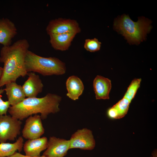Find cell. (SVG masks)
Masks as SVG:
<instances>
[{"instance_id": "6da1fadb", "label": "cell", "mask_w": 157, "mask_h": 157, "mask_svg": "<svg viewBox=\"0 0 157 157\" xmlns=\"http://www.w3.org/2000/svg\"><path fill=\"white\" fill-rule=\"evenodd\" d=\"M29 44L25 39L17 40L12 45L3 46L0 52V62L3 64L0 79V88L6 84L16 82L20 77L28 74L25 67V58Z\"/></svg>"}, {"instance_id": "7a4b0ae2", "label": "cell", "mask_w": 157, "mask_h": 157, "mask_svg": "<svg viewBox=\"0 0 157 157\" xmlns=\"http://www.w3.org/2000/svg\"><path fill=\"white\" fill-rule=\"evenodd\" d=\"M61 100L60 96L50 93L41 98L28 97L15 105L10 106L8 112L10 115L21 121L38 113L40 114L42 119H44L49 114L60 111Z\"/></svg>"}, {"instance_id": "3957f363", "label": "cell", "mask_w": 157, "mask_h": 157, "mask_svg": "<svg viewBox=\"0 0 157 157\" xmlns=\"http://www.w3.org/2000/svg\"><path fill=\"white\" fill-rule=\"evenodd\" d=\"M151 23L150 20L143 17L138 18V21L134 22L128 15L124 14L115 20L114 27L129 43L137 44L145 40L150 31Z\"/></svg>"}, {"instance_id": "277c9868", "label": "cell", "mask_w": 157, "mask_h": 157, "mask_svg": "<svg viewBox=\"0 0 157 157\" xmlns=\"http://www.w3.org/2000/svg\"><path fill=\"white\" fill-rule=\"evenodd\" d=\"M25 67L28 73L36 72L44 76L62 75L66 70L65 63L58 58L43 57L29 50L25 57Z\"/></svg>"}, {"instance_id": "5b68a950", "label": "cell", "mask_w": 157, "mask_h": 157, "mask_svg": "<svg viewBox=\"0 0 157 157\" xmlns=\"http://www.w3.org/2000/svg\"><path fill=\"white\" fill-rule=\"evenodd\" d=\"M22 124L10 115H0V143L14 140L20 133Z\"/></svg>"}, {"instance_id": "8992f818", "label": "cell", "mask_w": 157, "mask_h": 157, "mask_svg": "<svg viewBox=\"0 0 157 157\" xmlns=\"http://www.w3.org/2000/svg\"><path fill=\"white\" fill-rule=\"evenodd\" d=\"M46 30L48 35L70 33H78L81 29L75 20L59 18L50 21Z\"/></svg>"}, {"instance_id": "52a82bcc", "label": "cell", "mask_w": 157, "mask_h": 157, "mask_svg": "<svg viewBox=\"0 0 157 157\" xmlns=\"http://www.w3.org/2000/svg\"><path fill=\"white\" fill-rule=\"evenodd\" d=\"M69 140L70 149L78 148L91 150L95 146V141L92 132L86 128L77 130L72 135Z\"/></svg>"}, {"instance_id": "ba28073f", "label": "cell", "mask_w": 157, "mask_h": 157, "mask_svg": "<svg viewBox=\"0 0 157 157\" xmlns=\"http://www.w3.org/2000/svg\"><path fill=\"white\" fill-rule=\"evenodd\" d=\"M44 133L40 115L36 114L27 118L22 131V137L26 139L40 138Z\"/></svg>"}, {"instance_id": "9c48e42d", "label": "cell", "mask_w": 157, "mask_h": 157, "mask_svg": "<svg viewBox=\"0 0 157 157\" xmlns=\"http://www.w3.org/2000/svg\"><path fill=\"white\" fill-rule=\"evenodd\" d=\"M70 147L69 140L51 136L48 140L47 148L42 155L46 157H64Z\"/></svg>"}, {"instance_id": "30bf717a", "label": "cell", "mask_w": 157, "mask_h": 157, "mask_svg": "<svg viewBox=\"0 0 157 157\" xmlns=\"http://www.w3.org/2000/svg\"><path fill=\"white\" fill-rule=\"evenodd\" d=\"M27 79L22 86L26 97H35L43 90V85L39 75L35 72H29Z\"/></svg>"}, {"instance_id": "8fae6325", "label": "cell", "mask_w": 157, "mask_h": 157, "mask_svg": "<svg viewBox=\"0 0 157 157\" xmlns=\"http://www.w3.org/2000/svg\"><path fill=\"white\" fill-rule=\"evenodd\" d=\"M17 33L13 22L7 18L0 19V44L4 46L11 45L12 39Z\"/></svg>"}, {"instance_id": "7c38bea8", "label": "cell", "mask_w": 157, "mask_h": 157, "mask_svg": "<svg viewBox=\"0 0 157 157\" xmlns=\"http://www.w3.org/2000/svg\"><path fill=\"white\" fill-rule=\"evenodd\" d=\"M111 85L110 79L97 75L93 80V84L96 99H109Z\"/></svg>"}, {"instance_id": "4fadbf2b", "label": "cell", "mask_w": 157, "mask_h": 157, "mask_svg": "<svg viewBox=\"0 0 157 157\" xmlns=\"http://www.w3.org/2000/svg\"><path fill=\"white\" fill-rule=\"evenodd\" d=\"M48 141L47 138L45 137L28 140L24 144L23 147L26 155L40 156L41 152L47 149Z\"/></svg>"}, {"instance_id": "5bb4252c", "label": "cell", "mask_w": 157, "mask_h": 157, "mask_svg": "<svg viewBox=\"0 0 157 157\" xmlns=\"http://www.w3.org/2000/svg\"><path fill=\"white\" fill-rule=\"evenodd\" d=\"M76 33H74L49 35V42L55 50L61 51L67 50Z\"/></svg>"}, {"instance_id": "9a60e30c", "label": "cell", "mask_w": 157, "mask_h": 157, "mask_svg": "<svg viewBox=\"0 0 157 157\" xmlns=\"http://www.w3.org/2000/svg\"><path fill=\"white\" fill-rule=\"evenodd\" d=\"M5 85L4 90L11 106L17 105L25 99L22 86L17 84L16 82H9Z\"/></svg>"}, {"instance_id": "2e32d148", "label": "cell", "mask_w": 157, "mask_h": 157, "mask_svg": "<svg viewBox=\"0 0 157 157\" xmlns=\"http://www.w3.org/2000/svg\"><path fill=\"white\" fill-rule=\"evenodd\" d=\"M66 85L67 91V96L73 100L78 99L84 89V85L81 80L76 76H71L67 79Z\"/></svg>"}, {"instance_id": "e0dca14e", "label": "cell", "mask_w": 157, "mask_h": 157, "mask_svg": "<svg viewBox=\"0 0 157 157\" xmlns=\"http://www.w3.org/2000/svg\"><path fill=\"white\" fill-rule=\"evenodd\" d=\"M131 102L123 97L120 100L107 111V115L110 118L117 119L124 117L127 113Z\"/></svg>"}, {"instance_id": "ac0fdd59", "label": "cell", "mask_w": 157, "mask_h": 157, "mask_svg": "<svg viewBox=\"0 0 157 157\" xmlns=\"http://www.w3.org/2000/svg\"><path fill=\"white\" fill-rule=\"evenodd\" d=\"M24 140L20 136L13 143H0V157H7L18 151L20 152L23 149Z\"/></svg>"}, {"instance_id": "d6986e66", "label": "cell", "mask_w": 157, "mask_h": 157, "mask_svg": "<svg viewBox=\"0 0 157 157\" xmlns=\"http://www.w3.org/2000/svg\"><path fill=\"white\" fill-rule=\"evenodd\" d=\"M141 81V78L134 79L128 88L123 97L131 102L134 97L138 89L140 87Z\"/></svg>"}, {"instance_id": "ffe728a7", "label": "cell", "mask_w": 157, "mask_h": 157, "mask_svg": "<svg viewBox=\"0 0 157 157\" xmlns=\"http://www.w3.org/2000/svg\"><path fill=\"white\" fill-rule=\"evenodd\" d=\"M101 44V42L96 38L87 39L85 40L84 47L87 51L94 52L100 50Z\"/></svg>"}, {"instance_id": "44dd1931", "label": "cell", "mask_w": 157, "mask_h": 157, "mask_svg": "<svg viewBox=\"0 0 157 157\" xmlns=\"http://www.w3.org/2000/svg\"><path fill=\"white\" fill-rule=\"evenodd\" d=\"M4 91V89L0 88V115H6L10 106L8 101H4L1 98V94Z\"/></svg>"}, {"instance_id": "7402d4cb", "label": "cell", "mask_w": 157, "mask_h": 157, "mask_svg": "<svg viewBox=\"0 0 157 157\" xmlns=\"http://www.w3.org/2000/svg\"><path fill=\"white\" fill-rule=\"evenodd\" d=\"M7 157H46L42 155V156H28L27 155H25L21 154L17 152L16 151L12 155L8 156Z\"/></svg>"}, {"instance_id": "603a6c76", "label": "cell", "mask_w": 157, "mask_h": 157, "mask_svg": "<svg viewBox=\"0 0 157 157\" xmlns=\"http://www.w3.org/2000/svg\"><path fill=\"white\" fill-rule=\"evenodd\" d=\"M3 72V68L1 67H0V79L2 75Z\"/></svg>"}, {"instance_id": "cb8c5ba5", "label": "cell", "mask_w": 157, "mask_h": 157, "mask_svg": "<svg viewBox=\"0 0 157 157\" xmlns=\"http://www.w3.org/2000/svg\"><path fill=\"white\" fill-rule=\"evenodd\" d=\"M151 157H157V153L156 151H154L152 154V156Z\"/></svg>"}]
</instances>
